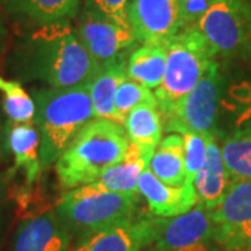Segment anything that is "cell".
<instances>
[{"label": "cell", "instance_id": "6da1fadb", "mask_svg": "<svg viewBox=\"0 0 251 251\" xmlns=\"http://www.w3.org/2000/svg\"><path fill=\"white\" fill-rule=\"evenodd\" d=\"M18 80L48 88L88 85L98 67L80 42L70 21L36 27L16 46L10 59Z\"/></svg>", "mask_w": 251, "mask_h": 251}, {"label": "cell", "instance_id": "7a4b0ae2", "mask_svg": "<svg viewBox=\"0 0 251 251\" xmlns=\"http://www.w3.org/2000/svg\"><path fill=\"white\" fill-rule=\"evenodd\" d=\"M35 102V125L39 134L42 168L60 158L81 130L90 123L94 108L88 85L69 88H44L32 92Z\"/></svg>", "mask_w": 251, "mask_h": 251}, {"label": "cell", "instance_id": "3957f363", "mask_svg": "<svg viewBox=\"0 0 251 251\" xmlns=\"http://www.w3.org/2000/svg\"><path fill=\"white\" fill-rule=\"evenodd\" d=\"M128 144L122 125L108 119H92L56 161L60 187L67 191L95 183L125 158Z\"/></svg>", "mask_w": 251, "mask_h": 251}, {"label": "cell", "instance_id": "277c9868", "mask_svg": "<svg viewBox=\"0 0 251 251\" xmlns=\"http://www.w3.org/2000/svg\"><path fill=\"white\" fill-rule=\"evenodd\" d=\"M138 194H122L94 183L67 190L54 202V211L72 233H94L134 219Z\"/></svg>", "mask_w": 251, "mask_h": 251}, {"label": "cell", "instance_id": "5b68a950", "mask_svg": "<svg viewBox=\"0 0 251 251\" xmlns=\"http://www.w3.org/2000/svg\"><path fill=\"white\" fill-rule=\"evenodd\" d=\"M138 251H211L215 249V222L211 211L197 204L175 218L133 219Z\"/></svg>", "mask_w": 251, "mask_h": 251}, {"label": "cell", "instance_id": "8992f818", "mask_svg": "<svg viewBox=\"0 0 251 251\" xmlns=\"http://www.w3.org/2000/svg\"><path fill=\"white\" fill-rule=\"evenodd\" d=\"M165 46L166 70L161 87L155 91L159 113L173 108L191 92L215 57L194 27L181 29Z\"/></svg>", "mask_w": 251, "mask_h": 251}, {"label": "cell", "instance_id": "52a82bcc", "mask_svg": "<svg viewBox=\"0 0 251 251\" xmlns=\"http://www.w3.org/2000/svg\"><path fill=\"white\" fill-rule=\"evenodd\" d=\"M214 56L251 59V3L247 0H216L193 25Z\"/></svg>", "mask_w": 251, "mask_h": 251}, {"label": "cell", "instance_id": "ba28073f", "mask_svg": "<svg viewBox=\"0 0 251 251\" xmlns=\"http://www.w3.org/2000/svg\"><path fill=\"white\" fill-rule=\"evenodd\" d=\"M221 87L222 74L219 63L214 60L191 92L177 105L161 113L163 128L181 135H215Z\"/></svg>", "mask_w": 251, "mask_h": 251}, {"label": "cell", "instance_id": "9c48e42d", "mask_svg": "<svg viewBox=\"0 0 251 251\" xmlns=\"http://www.w3.org/2000/svg\"><path fill=\"white\" fill-rule=\"evenodd\" d=\"M75 34L99 70L125 62L137 45L134 32L128 25H120L82 9L77 17Z\"/></svg>", "mask_w": 251, "mask_h": 251}, {"label": "cell", "instance_id": "30bf717a", "mask_svg": "<svg viewBox=\"0 0 251 251\" xmlns=\"http://www.w3.org/2000/svg\"><path fill=\"white\" fill-rule=\"evenodd\" d=\"M209 211L218 246L227 251L251 249V179L233 180L221 204Z\"/></svg>", "mask_w": 251, "mask_h": 251}, {"label": "cell", "instance_id": "8fae6325", "mask_svg": "<svg viewBox=\"0 0 251 251\" xmlns=\"http://www.w3.org/2000/svg\"><path fill=\"white\" fill-rule=\"evenodd\" d=\"M127 21L137 42L166 45L183 29L181 0H130Z\"/></svg>", "mask_w": 251, "mask_h": 251}, {"label": "cell", "instance_id": "7c38bea8", "mask_svg": "<svg viewBox=\"0 0 251 251\" xmlns=\"http://www.w3.org/2000/svg\"><path fill=\"white\" fill-rule=\"evenodd\" d=\"M72 230L63 224L54 208L25 218L18 226L13 251H69Z\"/></svg>", "mask_w": 251, "mask_h": 251}, {"label": "cell", "instance_id": "4fadbf2b", "mask_svg": "<svg viewBox=\"0 0 251 251\" xmlns=\"http://www.w3.org/2000/svg\"><path fill=\"white\" fill-rule=\"evenodd\" d=\"M138 191L147 200L151 214L159 218H175L191 211L198 204L194 184L184 181L181 186H169L155 177L150 168L138 180Z\"/></svg>", "mask_w": 251, "mask_h": 251}, {"label": "cell", "instance_id": "5bb4252c", "mask_svg": "<svg viewBox=\"0 0 251 251\" xmlns=\"http://www.w3.org/2000/svg\"><path fill=\"white\" fill-rule=\"evenodd\" d=\"M232 181L233 179L226 169L222 150L214 135L208 140L205 162L194 179L198 204L206 209H214L224 200Z\"/></svg>", "mask_w": 251, "mask_h": 251}, {"label": "cell", "instance_id": "9a60e30c", "mask_svg": "<svg viewBox=\"0 0 251 251\" xmlns=\"http://www.w3.org/2000/svg\"><path fill=\"white\" fill-rule=\"evenodd\" d=\"M80 0H0V9L35 27L70 21L78 13Z\"/></svg>", "mask_w": 251, "mask_h": 251}, {"label": "cell", "instance_id": "2e32d148", "mask_svg": "<svg viewBox=\"0 0 251 251\" xmlns=\"http://www.w3.org/2000/svg\"><path fill=\"white\" fill-rule=\"evenodd\" d=\"M7 147L14 158V169L25 175V187H32L41 177L39 134L32 123H10Z\"/></svg>", "mask_w": 251, "mask_h": 251}, {"label": "cell", "instance_id": "e0dca14e", "mask_svg": "<svg viewBox=\"0 0 251 251\" xmlns=\"http://www.w3.org/2000/svg\"><path fill=\"white\" fill-rule=\"evenodd\" d=\"M151 159L152 156L130 141L125 158L115 166L109 168L94 184L112 193L138 194V180L143 172L150 166Z\"/></svg>", "mask_w": 251, "mask_h": 251}, {"label": "cell", "instance_id": "ac0fdd59", "mask_svg": "<svg viewBox=\"0 0 251 251\" xmlns=\"http://www.w3.org/2000/svg\"><path fill=\"white\" fill-rule=\"evenodd\" d=\"M166 46L143 45L135 48L127 59V78L137 81L148 88L161 87L166 70Z\"/></svg>", "mask_w": 251, "mask_h": 251}, {"label": "cell", "instance_id": "d6986e66", "mask_svg": "<svg viewBox=\"0 0 251 251\" xmlns=\"http://www.w3.org/2000/svg\"><path fill=\"white\" fill-rule=\"evenodd\" d=\"M148 168L162 183L181 186L186 181L183 135H166L156 147Z\"/></svg>", "mask_w": 251, "mask_h": 251}, {"label": "cell", "instance_id": "ffe728a7", "mask_svg": "<svg viewBox=\"0 0 251 251\" xmlns=\"http://www.w3.org/2000/svg\"><path fill=\"white\" fill-rule=\"evenodd\" d=\"M126 66L127 60L102 69L90 82V95L95 119H108L119 123L115 112V97L120 84L127 80Z\"/></svg>", "mask_w": 251, "mask_h": 251}, {"label": "cell", "instance_id": "44dd1931", "mask_svg": "<svg viewBox=\"0 0 251 251\" xmlns=\"http://www.w3.org/2000/svg\"><path fill=\"white\" fill-rule=\"evenodd\" d=\"M158 106L140 105L126 117L125 130L128 140L138 145L144 152L153 156L156 147L162 141L163 123Z\"/></svg>", "mask_w": 251, "mask_h": 251}, {"label": "cell", "instance_id": "7402d4cb", "mask_svg": "<svg viewBox=\"0 0 251 251\" xmlns=\"http://www.w3.org/2000/svg\"><path fill=\"white\" fill-rule=\"evenodd\" d=\"M69 251H138L133 221L82 234Z\"/></svg>", "mask_w": 251, "mask_h": 251}, {"label": "cell", "instance_id": "603a6c76", "mask_svg": "<svg viewBox=\"0 0 251 251\" xmlns=\"http://www.w3.org/2000/svg\"><path fill=\"white\" fill-rule=\"evenodd\" d=\"M222 156L232 179H251V126L225 138Z\"/></svg>", "mask_w": 251, "mask_h": 251}, {"label": "cell", "instance_id": "cb8c5ba5", "mask_svg": "<svg viewBox=\"0 0 251 251\" xmlns=\"http://www.w3.org/2000/svg\"><path fill=\"white\" fill-rule=\"evenodd\" d=\"M0 91L4 97L3 110L10 123H34L35 102L20 81H7L0 75Z\"/></svg>", "mask_w": 251, "mask_h": 251}, {"label": "cell", "instance_id": "d4e9b609", "mask_svg": "<svg viewBox=\"0 0 251 251\" xmlns=\"http://www.w3.org/2000/svg\"><path fill=\"white\" fill-rule=\"evenodd\" d=\"M140 105L158 106V100L151 88L133 80L123 81L115 97V112L120 125H125L127 115Z\"/></svg>", "mask_w": 251, "mask_h": 251}, {"label": "cell", "instance_id": "484cf974", "mask_svg": "<svg viewBox=\"0 0 251 251\" xmlns=\"http://www.w3.org/2000/svg\"><path fill=\"white\" fill-rule=\"evenodd\" d=\"M214 137V135H211ZM202 134H184V165H186V181L194 184V179L202 168L206 156V144L211 138Z\"/></svg>", "mask_w": 251, "mask_h": 251}, {"label": "cell", "instance_id": "4316f807", "mask_svg": "<svg viewBox=\"0 0 251 251\" xmlns=\"http://www.w3.org/2000/svg\"><path fill=\"white\" fill-rule=\"evenodd\" d=\"M128 1L130 0H84V9L120 25H128L127 21Z\"/></svg>", "mask_w": 251, "mask_h": 251}, {"label": "cell", "instance_id": "83f0119b", "mask_svg": "<svg viewBox=\"0 0 251 251\" xmlns=\"http://www.w3.org/2000/svg\"><path fill=\"white\" fill-rule=\"evenodd\" d=\"M216 0H181V27H193Z\"/></svg>", "mask_w": 251, "mask_h": 251}, {"label": "cell", "instance_id": "f1b7e54d", "mask_svg": "<svg viewBox=\"0 0 251 251\" xmlns=\"http://www.w3.org/2000/svg\"><path fill=\"white\" fill-rule=\"evenodd\" d=\"M7 38H9V32H7V27L4 24V18L1 14V9H0V53H3V50L6 49Z\"/></svg>", "mask_w": 251, "mask_h": 251}, {"label": "cell", "instance_id": "f546056e", "mask_svg": "<svg viewBox=\"0 0 251 251\" xmlns=\"http://www.w3.org/2000/svg\"><path fill=\"white\" fill-rule=\"evenodd\" d=\"M211 251H222V250H221V247H219V246H216L215 249H212Z\"/></svg>", "mask_w": 251, "mask_h": 251}, {"label": "cell", "instance_id": "4dcf8cb0", "mask_svg": "<svg viewBox=\"0 0 251 251\" xmlns=\"http://www.w3.org/2000/svg\"><path fill=\"white\" fill-rule=\"evenodd\" d=\"M234 251H251V249H240V250H234Z\"/></svg>", "mask_w": 251, "mask_h": 251}]
</instances>
